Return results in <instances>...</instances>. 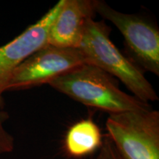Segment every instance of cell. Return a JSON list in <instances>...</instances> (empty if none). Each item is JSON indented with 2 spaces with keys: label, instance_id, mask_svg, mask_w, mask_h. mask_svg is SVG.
Masks as SVG:
<instances>
[{
  "label": "cell",
  "instance_id": "ba28073f",
  "mask_svg": "<svg viewBox=\"0 0 159 159\" xmlns=\"http://www.w3.org/2000/svg\"><path fill=\"white\" fill-rule=\"evenodd\" d=\"M103 140L99 126L92 119H85L71 126L65 137L66 152L73 158H81L100 148Z\"/></svg>",
  "mask_w": 159,
  "mask_h": 159
},
{
  "label": "cell",
  "instance_id": "6da1fadb",
  "mask_svg": "<svg viewBox=\"0 0 159 159\" xmlns=\"http://www.w3.org/2000/svg\"><path fill=\"white\" fill-rule=\"evenodd\" d=\"M48 84L77 102L110 114L152 108L149 103L121 90L114 77L89 63L71 69Z\"/></svg>",
  "mask_w": 159,
  "mask_h": 159
},
{
  "label": "cell",
  "instance_id": "8992f818",
  "mask_svg": "<svg viewBox=\"0 0 159 159\" xmlns=\"http://www.w3.org/2000/svg\"><path fill=\"white\" fill-rule=\"evenodd\" d=\"M60 0L36 22L0 47V108L13 71L27 57L47 44L50 27L63 5Z\"/></svg>",
  "mask_w": 159,
  "mask_h": 159
},
{
  "label": "cell",
  "instance_id": "9c48e42d",
  "mask_svg": "<svg viewBox=\"0 0 159 159\" xmlns=\"http://www.w3.org/2000/svg\"><path fill=\"white\" fill-rule=\"evenodd\" d=\"M8 117L7 112L0 110V154L9 153L14 150L15 139L4 128V123Z\"/></svg>",
  "mask_w": 159,
  "mask_h": 159
},
{
  "label": "cell",
  "instance_id": "5b68a950",
  "mask_svg": "<svg viewBox=\"0 0 159 159\" xmlns=\"http://www.w3.org/2000/svg\"><path fill=\"white\" fill-rule=\"evenodd\" d=\"M85 63L86 61L79 49L64 48L47 43L15 69L7 91L48 84L52 80Z\"/></svg>",
  "mask_w": 159,
  "mask_h": 159
},
{
  "label": "cell",
  "instance_id": "7a4b0ae2",
  "mask_svg": "<svg viewBox=\"0 0 159 159\" xmlns=\"http://www.w3.org/2000/svg\"><path fill=\"white\" fill-rule=\"evenodd\" d=\"M111 28L105 21L89 19L78 48L86 63L95 66L121 80L128 90L142 102L158 100L156 91L142 70L125 56L110 39Z\"/></svg>",
  "mask_w": 159,
  "mask_h": 159
},
{
  "label": "cell",
  "instance_id": "3957f363",
  "mask_svg": "<svg viewBox=\"0 0 159 159\" xmlns=\"http://www.w3.org/2000/svg\"><path fill=\"white\" fill-rule=\"evenodd\" d=\"M108 136L123 159H159V111H125L109 115Z\"/></svg>",
  "mask_w": 159,
  "mask_h": 159
},
{
  "label": "cell",
  "instance_id": "52a82bcc",
  "mask_svg": "<svg viewBox=\"0 0 159 159\" xmlns=\"http://www.w3.org/2000/svg\"><path fill=\"white\" fill-rule=\"evenodd\" d=\"M95 14L94 0H63L49 29L47 43L77 49L87 21Z\"/></svg>",
  "mask_w": 159,
  "mask_h": 159
},
{
  "label": "cell",
  "instance_id": "277c9868",
  "mask_svg": "<svg viewBox=\"0 0 159 159\" xmlns=\"http://www.w3.org/2000/svg\"><path fill=\"white\" fill-rule=\"evenodd\" d=\"M96 13L110 21L122 33L128 57L141 69L159 76V31L144 18L112 8L102 0H94Z\"/></svg>",
  "mask_w": 159,
  "mask_h": 159
},
{
  "label": "cell",
  "instance_id": "30bf717a",
  "mask_svg": "<svg viewBox=\"0 0 159 159\" xmlns=\"http://www.w3.org/2000/svg\"><path fill=\"white\" fill-rule=\"evenodd\" d=\"M95 159H123L110 138L105 135L103 137L102 145L99 148V153Z\"/></svg>",
  "mask_w": 159,
  "mask_h": 159
}]
</instances>
